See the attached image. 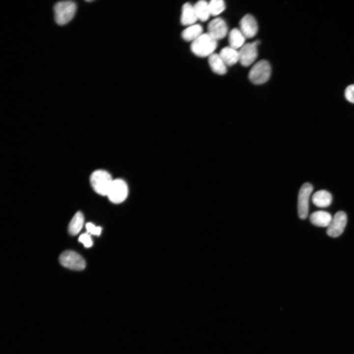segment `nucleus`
Wrapping results in <instances>:
<instances>
[{
  "instance_id": "obj_21",
  "label": "nucleus",
  "mask_w": 354,
  "mask_h": 354,
  "mask_svg": "<svg viewBox=\"0 0 354 354\" xmlns=\"http://www.w3.org/2000/svg\"><path fill=\"white\" fill-rule=\"evenodd\" d=\"M211 15L217 16L225 9V4L222 0H212L208 2Z\"/></svg>"
},
{
  "instance_id": "obj_17",
  "label": "nucleus",
  "mask_w": 354,
  "mask_h": 354,
  "mask_svg": "<svg viewBox=\"0 0 354 354\" xmlns=\"http://www.w3.org/2000/svg\"><path fill=\"white\" fill-rule=\"evenodd\" d=\"M202 32V27L199 24H194L188 26L182 31L181 37L186 41L193 42L203 34Z\"/></svg>"
},
{
  "instance_id": "obj_15",
  "label": "nucleus",
  "mask_w": 354,
  "mask_h": 354,
  "mask_svg": "<svg viewBox=\"0 0 354 354\" xmlns=\"http://www.w3.org/2000/svg\"><path fill=\"white\" fill-rule=\"evenodd\" d=\"M208 63L216 74L224 75L227 72L226 64L219 54L213 53L208 57Z\"/></svg>"
},
{
  "instance_id": "obj_22",
  "label": "nucleus",
  "mask_w": 354,
  "mask_h": 354,
  "mask_svg": "<svg viewBox=\"0 0 354 354\" xmlns=\"http://www.w3.org/2000/svg\"><path fill=\"white\" fill-rule=\"evenodd\" d=\"M86 230L88 234L99 236L101 233V228L96 226L93 224L88 222L86 225Z\"/></svg>"
},
{
  "instance_id": "obj_16",
  "label": "nucleus",
  "mask_w": 354,
  "mask_h": 354,
  "mask_svg": "<svg viewBox=\"0 0 354 354\" xmlns=\"http://www.w3.org/2000/svg\"><path fill=\"white\" fill-rule=\"evenodd\" d=\"M219 55L227 65H233L239 61L238 52L230 46L222 49Z\"/></svg>"
},
{
  "instance_id": "obj_18",
  "label": "nucleus",
  "mask_w": 354,
  "mask_h": 354,
  "mask_svg": "<svg viewBox=\"0 0 354 354\" xmlns=\"http://www.w3.org/2000/svg\"><path fill=\"white\" fill-rule=\"evenodd\" d=\"M245 38L240 30L233 29L229 34L230 46L236 50L241 48L244 45Z\"/></svg>"
},
{
  "instance_id": "obj_10",
  "label": "nucleus",
  "mask_w": 354,
  "mask_h": 354,
  "mask_svg": "<svg viewBox=\"0 0 354 354\" xmlns=\"http://www.w3.org/2000/svg\"><path fill=\"white\" fill-rule=\"evenodd\" d=\"M207 33L215 40L223 38L226 36L228 28L225 21L220 18H216L208 24Z\"/></svg>"
},
{
  "instance_id": "obj_8",
  "label": "nucleus",
  "mask_w": 354,
  "mask_h": 354,
  "mask_svg": "<svg viewBox=\"0 0 354 354\" xmlns=\"http://www.w3.org/2000/svg\"><path fill=\"white\" fill-rule=\"evenodd\" d=\"M260 43L258 40L244 44L240 49L239 61L243 66H248L253 63L258 56L257 47Z\"/></svg>"
},
{
  "instance_id": "obj_14",
  "label": "nucleus",
  "mask_w": 354,
  "mask_h": 354,
  "mask_svg": "<svg viewBox=\"0 0 354 354\" xmlns=\"http://www.w3.org/2000/svg\"><path fill=\"white\" fill-rule=\"evenodd\" d=\"M312 201L317 206L325 207L330 205L332 202V196L329 192L325 190H320L313 194Z\"/></svg>"
},
{
  "instance_id": "obj_11",
  "label": "nucleus",
  "mask_w": 354,
  "mask_h": 354,
  "mask_svg": "<svg viewBox=\"0 0 354 354\" xmlns=\"http://www.w3.org/2000/svg\"><path fill=\"white\" fill-rule=\"evenodd\" d=\"M240 30L246 38L253 37L258 32V26L255 18L250 14L244 16L239 22Z\"/></svg>"
},
{
  "instance_id": "obj_6",
  "label": "nucleus",
  "mask_w": 354,
  "mask_h": 354,
  "mask_svg": "<svg viewBox=\"0 0 354 354\" xmlns=\"http://www.w3.org/2000/svg\"><path fill=\"white\" fill-rule=\"evenodd\" d=\"M313 190V187L308 182L301 186L298 195L297 212L299 217L305 219L308 213L309 200Z\"/></svg>"
},
{
  "instance_id": "obj_12",
  "label": "nucleus",
  "mask_w": 354,
  "mask_h": 354,
  "mask_svg": "<svg viewBox=\"0 0 354 354\" xmlns=\"http://www.w3.org/2000/svg\"><path fill=\"white\" fill-rule=\"evenodd\" d=\"M197 17L194 5L187 2L184 3L181 9L180 22L184 26H191L194 25L197 21Z\"/></svg>"
},
{
  "instance_id": "obj_2",
  "label": "nucleus",
  "mask_w": 354,
  "mask_h": 354,
  "mask_svg": "<svg viewBox=\"0 0 354 354\" xmlns=\"http://www.w3.org/2000/svg\"><path fill=\"white\" fill-rule=\"evenodd\" d=\"M113 180L107 171L98 169L91 173L89 181L92 188L96 193L107 196Z\"/></svg>"
},
{
  "instance_id": "obj_9",
  "label": "nucleus",
  "mask_w": 354,
  "mask_h": 354,
  "mask_svg": "<svg viewBox=\"0 0 354 354\" xmlns=\"http://www.w3.org/2000/svg\"><path fill=\"white\" fill-rule=\"evenodd\" d=\"M347 220V215L345 212L342 211L337 212L327 227L326 231L327 235L333 237L340 236L346 227Z\"/></svg>"
},
{
  "instance_id": "obj_20",
  "label": "nucleus",
  "mask_w": 354,
  "mask_h": 354,
  "mask_svg": "<svg viewBox=\"0 0 354 354\" xmlns=\"http://www.w3.org/2000/svg\"><path fill=\"white\" fill-rule=\"evenodd\" d=\"M84 222V215L78 211L73 216L68 225L69 233L75 236L77 235L82 229Z\"/></svg>"
},
{
  "instance_id": "obj_4",
  "label": "nucleus",
  "mask_w": 354,
  "mask_h": 354,
  "mask_svg": "<svg viewBox=\"0 0 354 354\" xmlns=\"http://www.w3.org/2000/svg\"><path fill=\"white\" fill-rule=\"evenodd\" d=\"M271 66L266 60H261L256 62L248 73L250 81L255 85L266 83L270 78Z\"/></svg>"
},
{
  "instance_id": "obj_1",
  "label": "nucleus",
  "mask_w": 354,
  "mask_h": 354,
  "mask_svg": "<svg viewBox=\"0 0 354 354\" xmlns=\"http://www.w3.org/2000/svg\"><path fill=\"white\" fill-rule=\"evenodd\" d=\"M217 46V40L207 32L202 34L192 42L190 49L192 52L196 56L206 57L212 54Z\"/></svg>"
},
{
  "instance_id": "obj_24",
  "label": "nucleus",
  "mask_w": 354,
  "mask_h": 354,
  "mask_svg": "<svg viewBox=\"0 0 354 354\" xmlns=\"http://www.w3.org/2000/svg\"><path fill=\"white\" fill-rule=\"evenodd\" d=\"M345 96L349 102L354 103V84L350 85L346 88Z\"/></svg>"
},
{
  "instance_id": "obj_25",
  "label": "nucleus",
  "mask_w": 354,
  "mask_h": 354,
  "mask_svg": "<svg viewBox=\"0 0 354 354\" xmlns=\"http://www.w3.org/2000/svg\"><path fill=\"white\" fill-rule=\"evenodd\" d=\"M86 1H87V2H91V1H92V0H86Z\"/></svg>"
},
{
  "instance_id": "obj_7",
  "label": "nucleus",
  "mask_w": 354,
  "mask_h": 354,
  "mask_svg": "<svg viewBox=\"0 0 354 354\" xmlns=\"http://www.w3.org/2000/svg\"><path fill=\"white\" fill-rule=\"evenodd\" d=\"M59 261L63 266L72 270H81L86 266V262L84 258L71 250H67L62 253Z\"/></svg>"
},
{
  "instance_id": "obj_13",
  "label": "nucleus",
  "mask_w": 354,
  "mask_h": 354,
  "mask_svg": "<svg viewBox=\"0 0 354 354\" xmlns=\"http://www.w3.org/2000/svg\"><path fill=\"white\" fill-rule=\"evenodd\" d=\"M332 218L329 213L322 210L314 212L310 216L311 222L319 227H328Z\"/></svg>"
},
{
  "instance_id": "obj_5",
  "label": "nucleus",
  "mask_w": 354,
  "mask_h": 354,
  "mask_svg": "<svg viewBox=\"0 0 354 354\" xmlns=\"http://www.w3.org/2000/svg\"><path fill=\"white\" fill-rule=\"evenodd\" d=\"M128 188L126 183L121 179H114L107 197L114 204H120L127 198Z\"/></svg>"
},
{
  "instance_id": "obj_19",
  "label": "nucleus",
  "mask_w": 354,
  "mask_h": 354,
  "mask_svg": "<svg viewBox=\"0 0 354 354\" xmlns=\"http://www.w3.org/2000/svg\"><path fill=\"white\" fill-rule=\"evenodd\" d=\"M194 9L198 19L202 22L207 21L211 15L208 3L205 0L197 1L194 5Z\"/></svg>"
},
{
  "instance_id": "obj_23",
  "label": "nucleus",
  "mask_w": 354,
  "mask_h": 354,
  "mask_svg": "<svg viewBox=\"0 0 354 354\" xmlns=\"http://www.w3.org/2000/svg\"><path fill=\"white\" fill-rule=\"evenodd\" d=\"M79 241L82 243L84 246L88 248L92 245V241L89 234L84 233L80 235L78 239Z\"/></svg>"
},
{
  "instance_id": "obj_3",
  "label": "nucleus",
  "mask_w": 354,
  "mask_h": 354,
  "mask_svg": "<svg viewBox=\"0 0 354 354\" xmlns=\"http://www.w3.org/2000/svg\"><path fill=\"white\" fill-rule=\"evenodd\" d=\"M76 9V3L72 1L56 3L54 7L56 22L60 26L66 24L74 17Z\"/></svg>"
}]
</instances>
